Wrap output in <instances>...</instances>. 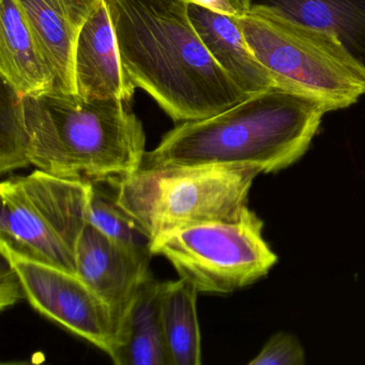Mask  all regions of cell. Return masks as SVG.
Instances as JSON below:
<instances>
[{"mask_svg":"<svg viewBox=\"0 0 365 365\" xmlns=\"http://www.w3.org/2000/svg\"><path fill=\"white\" fill-rule=\"evenodd\" d=\"M307 363L305 350L297 335L279 331L269 337L250 365H303Z\"/></svg>","mask_w":365,"mask_h":365,"instance_id":"obj_19","label":"cell"},{"mask_svg":"<svg viewBox=\"0 0 365 365\" xmlns=\"http://www.w3.org/2000/svg\"><path fill=\"white\" fill-rule=\"evenodd\" d=\"M251 6L334 35L365 67V0H251Z\"/></svg>","mask_w":365,"mask_h":365,"instance_id":"obj_15","label":"cell"},{"mask_svg":"<svg viewBox=\"0 0 365 365\" xmlns=\"http://www.w3.org/2000/svg\"><path fill=\"white\" fill-rule=\"evenodd\" d=\"M125 103L83 99L57 88L39 97L19 96L31 165L91 183L138 172L146 155V134Z\"/></svg>","mask_w":365,"mask_h":365,"instance_id":"obj_3","label":"cell"},{"mask_svg":"<svg viewBox=\"0 0 365 365\" xmlns=\"http://www.w3.org/2000/svg\"><path fill=\"white\" fill-rule=\"evenodd\" d=\"M76 95L83 99L129 102L136 87L121 65L116 36L106 0L85 23L76 53Z\"/></svg>","mask_w":365,"mask_h":365,"instance_id":"obj_11","label":"cell"},{"mask_svg":"<svg viewBox=\"0 0 365 365\" xmlns=\"http://www.w3.org/2000/svg\"><path fill=\"white\" fill-rule=\"evenodd\" d=\"M88 223L108 239L140 254L153 257V241L140 224L117 202L93 183L89 202Z\"/></svg>","mask_w":365,"mask_h":365,"instance_id":"obj_17","label":"cell"},{"mask_svg":"<svg viewBox=\"0 0 365 365\" xmlns=\"http://www.w3.org/2000/svg\"><path fill=\"white\" fill-rule=\"evenodd\" d=\"M56 76V88L76 93L78 37L102 0H16Z\"/></svg>","mask_w":365,"mask_h":365,"instance_id":"obj_10","label":"cell"},{"mask_svg":"<svg viewBox=\"0 0 365 365\" xmlns=\"http://www.w3.org/2000/svg\"><path fill=\"white\" fill-rule=\"evenodd\" d=\"M330 112L314 98L273 86L215 116L179 123L146 153L142 168L257 164L277 174L304 157Z\"/></svg>","mask_w":365,"mask_h":365,"instance_id":"obj_2","label":"cell"},{"mask_svg":"<svg viewBox=\"0 0 365 365\" xmlns=\"http://www.w3.org/2000/svg\"><path fill=\"white\" fill-rule=\"evenodd\" d=\"M31 165L29 136L19 106V96L3 81L0 172L6 174Z\"/></svg>","mask_w":365,"mask_h":365,"instance_id":"obj_18","label":"cell"},{"mask_svg":"<svg viewBox=\"0 0 365 365\" xmlns=\"http://www.w3.org/2000/svg\"><path fill=\"white\" fill-rule=\"evenodd\" d=\"M189 16L211 56L247 97L277 86L250 50L235 16L193 3Z\"/></svg>","mask_w":365,"mask_h":365,"instance_id":"obj_13","label":"cell"},{"mask_svg":"<svg viewBox=\"0 0 365 365\" xmlns=\"http://www.w3.org/2000/svg\"><path fill=\"white\" fill-rule=\"evenodd\" d=\"M93 183L41 170L0 183V245L76 274Z\"/></svg>","mask_w":365,"mask_h":365,"instance_id":"obj_6","label":"cell"},{"mask_svg":"<svg viewBox=\"0 0 365 365\" xmlns=\"http://www.w3.org/2000/svg\"><path fill=\"white\" fill-rule=\"evenodd\" d=\"M20 274L25 299L42 316L112 356L117 345L112 309L78 274L0 245Z\"/></svg>","mask_w":365,"mask_h":365,"instance_id":"obj_8","label":"cell"},{"mask_svg":"<svg viewBox=\"0 0 365 365\" xmlns=\"http://www.w3.org/2000/svg\"><path fill=\"white\" fill-rule=\"evenodd\" d=\"M260 174L264 172L257 164L142 168L110 183L117 202L153 245L190 226L240 219Z\"/></svg>","mask_w":365,"mask_h":365,"instance_id":"obj_4","label":"cell"},{"mask_svg":"<svg viewBox=\"0 0 365 365\" xmlns=\"http://www.w3.org/2000/svg\"><path fill=\"white\" fill-rule=\"evenodd\" d=\"M1 81L20 97L56 88V76L16 0H0Z\"/></svg>","mask_w":365,"mask_h":365,"instance_id":"obj_12","label":"cell"},{"mask_svg":"<svg viewBox=\"0 0 365 365\" xmlns=\"http://www.w3.org/2000/svg\"><path fill=\"white\" fill-rule=\"evenodd\" d=\"M150 258L114 242L87 222L76 253V274L108 303L118 330L136 294L153 277Z\"/></svg>","mask_w":365,"mask_h":365,"instance_id":"obj_9","label":"cell"},{"mask_svg":"<svg viewBox=\"0 0 365 365\" xmlns=\"http://www.w3.org/2000/svg\"><path fill=\"white\" fill-rule=\"evenodd\" d=\"M190 3L235 18L242 16L251 8V0H190Z\"/></svg>","mask_w":365,"mask_h":365,"instance_id":"obj_21","label":"cell"},{"mask_svg":"<svg viewBox=\"0 0 365 365\" xmlns=\"http://www.w3.org/2000/svg\"><path fill=\"white\" fill-rule=\"evenodd\" d=\"M25 299L22 279L5 252L0 251V309L5 311Z\"/></svg>","mask_w":365,"mask_h":365,"instance_id":"obj_20","label":"cell"},{"mask_svg":"<svg viewBox=\"0 0 365 365\" xmlns=\"http://www.w3.org/2000/svg\"><path fill=\"white\" fill-rule=\"evenodd\" d=\"M236 21L277 86L314 98L331 112L365 95L364 66L334 35L258 6Z\"/></svg>","mask_w":365,"mask_h":365,"instance_id":"obj_5","label":"cell"},{"mask_svg":"<svg viewBox=\"0 0 365 365\" xmlns=\"http://www.w3.org/2000/svg\"><path fill=\"white\" fill-rule=\"evenodd\" d=\"M264 230V221L249 208L236 221L170 232L153 243V254L165 257L200 294H230L257 283L277 264Z\"/></svg>","mask_w":365,"mask_h":365,"instance_id":"obj_7","label":"cell"},{"mask_svg":"<svg viewBox=\"0 0 365 365\" xmlns=\"http://www.w3.org/2000/svg\"><path fill=\"white\" fill-rule=\"evenodd\" d=\"M106 3L125 73L175 123L209 118L247 99L202 43L190 0Z\"/></svg>","mask_w":365,"mask_h":365,"instance_id":"obj_1","label":"cell"},{"mask_svg":"<svg viewBox=\"0 0 365 365\" xmlns=\"http://www.w3.org/2000/svg\"><path fill=\"white\" fill-rule=\"evenodd\" d=\"M165 282L149 277L130 305L110 356L117 365H168L161 322Z\"/></svg>","mask_w":365,"mask_h":365,"instance_id":"obj_14","label":"cell"},{"mask_svg":"<svg viewBox=\"0 0 365 365\" xmlns=\"http://www.w3.org/2000/svg\"><path fill=\"white\" fill-rule=\"evenodd\" d=\"M195 286L187 279L165 282L161 322L168 365L202 364V336Z\"/></svg>","mask_w":365,"mask_h":365,"instance_id":"obj_16","label":"cell"}]
</instances>
